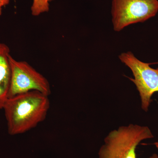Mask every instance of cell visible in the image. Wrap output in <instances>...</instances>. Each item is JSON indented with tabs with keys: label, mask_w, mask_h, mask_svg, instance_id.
<instances>
[{
	"label": "cell",
	"mask_w": 158,
	"mask_h": 158,
	"mask_svg": "<svg viewBox=\"0 0 158 158\" xmlns=\"http://www.w3.org/2000/svg\"><path fill=\"white\" fill-rule=\"evenodd\" d=\"M119 58L131 70L134 78L130 79L135 84L139 92L141 109L148 112L152 97L158 92V68H151L149 63L140 61L131 52L123 53Z\"/></svg>",
	"instance_id": "cell-4"
},
{
	"label": "cell",
	"mask_w": 158,
	"mask_h": 158,
	"mask_svg": "<svg viewBox=\"0 0 158 158\" xmlns=\"http://www.w3.org/2000/svg\"><path fill=\"white\" fill-rule=\"evenodd\" d=\"M9 62L11 78L8 98L32 90L47 96L50 95V85L47 79L28 63L17 61L11 55Z\"/></svg>",
	"instance_id": "cell-5"
},
{
	"label": "cell",
	"mask_w": 158,
	"mask_h": 158,
	"mask_svg": "<svg viewBox=\"0 0 158 158\" xmlns=\"http://www.w3.org/2000/svg\"><path fill=\"white\" fill-rule=\"evenodd\" d=\"M48 96L32 90L8 98L3 109L11 135L34 128L45 119L49 110Z\"/></svg>",
	"instance_id": "cell-1"
},
{
	"label": "cell",
	"mask_w": 158,
	"mask_h": 158,
	"mask_svg": "<svg viewBox=\"0 0 158 158\" xmlns=\"http://www.w3.org/2000/svg\"><path fill=\"white\" fill-rule=\"evenodd\" d=\"M9 0H0V16L2 14V9L4 6L9 4Z\"/></svg>",
	"instance_id": "cell-8"
},
{
	"label": "cell",
	"mask_w": 158,
	"mask_h": 158,
	"mask_svg": "<svg viewBox=\"0 0 158 158\" xmlns=\"http://www.w3.org/2000/svg\"><path fill=\"white\" fill-rule=\"evenodd\" d=\"M148 158H158V155L157 154L154 153L151 156Z\"/></svg>",
	"instance_id": "cell-9"
},
{
	"label": "cell",
	"mask_w": 158,
	"mask_h": 158,
	"mask_svg": "<svg viewBox=\"0 0 158 158\" xmlns=\"http://www.w3.org/2000/svg\"><path fill=\"white\" fill-rule=\"evenodd\" d=\"M154 145L155 146H156V147L158 149V141L155 142V143H154Z\"/></svg>",
	"instance_id": "cell-10"
},
{
	"label": "cell",
	"mask_w": 158,
	"mask_h": 158,
	"mask_svg": "<svg viewBox=\"0 0 158 158\" xmlns=\"http://www.w3.org/2000/svg\"><path fill=\"white\" fill-rule=\"evenodd\" d=\"M53 0H33L31 7V14L34 16L48 12L49 10L50 2Z\"/></svg>",
	"instance_id": "cell-7"
},
{
	"label": "cell",
	"mask_w": 158,
	"mask_h": 158,
	"mask_svg": "<svg viewBox=\"0 0 158 158\" xmlns=\"http://www.w3.org/2000/svg\"><path fill=\"white\" fill-rule=\"evenodd\" d=\"M154 138L147 126L130 124L113 130L105 138L99 158H137L136 148L141 141Z\"/></svg>",
	"instance_id": "cell-2"
},
{
	"label": "cell",
	"mask_w": 158,
	"mask_h": 158,
	"mask_svg": "<svg viewBox=\"0 0 158 158\" xmlns=\"http://www.w3.org/2000/svg\"><path fill=\"white\" fill-rule=\"evenodd\" d=\"M10 56L9 47L0 43V110L3 109L9 95L11 78Z\"/></svg>",
	"instance_id": "cell-6"
},
{
	"label": "cell",
	"mask_w": 158,
	"mask_h": 158,
	"mask_svg": "<svg viewBox=\"0 0 158 158\" xmlns=\"http://www.w3.org/2000/svg\"><path fill=\"white\" fill-rule=\"evenodd\" d=\"M158 11V0H113L112 23L115 31L144 22L155 16Z\"/></svg>",
	"instance_id": "cell-3"
}]
</instances>
